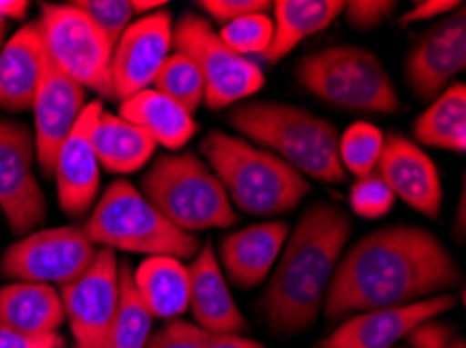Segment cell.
Returning a JSON list of instances; mask_svg holds the SVG:
<instances>
[{
    "label": "cell",
    "mask_w": 466,
    "mask_h": 348,
    "mask_svg": "<svg viewBox=\"0 0 466 348\" xmlns=\"http://www.w3.org/2000/svg\"><path fill=\"white\" fill-rule=\"evenodd\" d=\"M461 282V267L435 234L419 225L380 227L339 263L324 296V315L401 307Z\"/></svg>",
    "instance_id": "6da1fadb"
},
{
    "label": "cell",
    "mask_w": 466,
    "mask_h": 348,
    "mask_svg": "<svg viewBox=\"0 0 466 348\" xmlns=\"http://www.w3.org/2000/svg\"><path fill=\"white\" fill-rule=\"evenodd\" d=\"M350 236V215L335 204L316 203L303 211L261 301L274 333L289 336L312 328Z\"/></svg>",
    "instance_id": "7a4b0ae2"
},
{
    "label": "cell",
    "mask_w": 466,
    "mask_h": 348,
    "mask_svg": "<svg viewBox=\"0 0 466 348\" xmlns=\"http://www.w3.org/2000/svg\"><path fill=\"white\" fill-rule=\"evenodd\" d=\"M201 154L228 194L247 215L270 217L293 211L308 196L309 182L277 154L245 138L211 130Z\"/></svg>",
    "instance_id": "3957f363"
},
{
    "label": "cell",
    "mask_w": 466,
    "mask_h": 348,
    "mask_svg": "<svg viewBox=\"0 0 466 348\" xmlns=\"http://www.w3.org/2000/svg\"><path fill=\"white\" fill-rule=\"evenodd\" d=\"M230 125L277 154L306 177L318 182L343 184L348 174L339 161V138L327 119L285 103H245L228 115Z\"/></svg>",
    "instance_id": "277c9868"
},
{
    "label": "cell",
    "mask_w": 466,
    "mask_h": 348,
    "mask_svg": "<svg viewBox=\"0 0 466 348\" xmlns=\"http://www.w3.org/2000/svg\"><path fill=\"white\" fill-rule=\"evenodd\" d=\"M84 234L93 244L111 251L147 254V257L193 259L201 251L195 234L182 232L130 182L117 180L103 192L96 207L84 224Z\"/></svg>",
    "instance_id": "5b68a950"
},
{
    "label": "cell",
    "mask_w": 466,
    "mask_h": 348,
    "mask_svg": "<svg viewBox=\"0 0 466 348\" xmlns=\"http://www.w3.org/2000/svg\"><path fill=\"white\" fill-rule=\"evenodd\" d=\"M140 186L147 201L182 232L222 230L238 224L220 180L195 153L161 154Z\"/></svg>",
    "instance_id": "8992f818"
},
{
    "label": "cell",
    "mask_w": 466,
    "mask_h": 348,
    "mask_svg": "<svg viewBox=\"0 0 466 348\" xmlns=\"http://www.w3.org/2000/svg\"><path fill=\"white\" fill-rule=\"evenodd\" d=\"M298 80L309 94L350 111L395 113L398 92L383 63L364 48L333 46L299 61Z\"/></svg>",
    "instance_id": "52a82bcc"
},
{
    "label": "cell",
    "mask_w": 466,
    "mask_h": 348,
    "mask_svg": "<svg viewBox=\"0 0 466 348\" xmlns=\"http://www.w3.org/2000/svg\"><path fill=\"white\" fill-rule=\"evenodd\" d=\"M42 46L56 69H61L84 90L113 98L111 55L113 46L82 11L72 5H42L38 19Z\"/></svg>",
    "instance_id": "ba28073f"
},
{
    "label": "cell",
    "mask_w": 466,
    "mask_h": 348,
    "mask_svg": "<svg viewBox=\"0 0 466 348\" xmlns=\"http://www.w3.org/2000/svg\"><path fill=\"white\" fill-rule=\"evenodd\" d=\"M174 46L188 55L201 69L206 103L211 111L245 101L264 86L266 77L258 63L237 55L220 40L208 19L185 13L174 27Z\"/></svg>",
    "instance_id": "9c48e42d"
},
{
    "label": "cell",
    "mask_w": 466,
    "mask_h": 348,
    "mask_svg": "<svg viewBox=\"0 0 466 348\" xmlns=\"http://www.w3.org/2000/svg\"><path fill=\"white\" fill-rule=\"evenodd\" d=\"M95 257L96 248L82 227H51L34 232L6 248L0 272L6 280L66 286L86 272Z\"/></svg>",
    "instance_id": "30bf717a"
},
{
    "label": "cell",
    "mask_w": 466,
    "mask_h": 348,
    "mask_svg": "<svg viewBox=\"0 0 466 348\" xmlns=\"http://www.w3.org/2000/svg\"><path fill=\"white\" fill-rule=\"evenodd\" d=\"M34 144L30 127L0 117V211L15 236L45 224L46 198L34 174Z\"/></svg>",
    "instance_id": "8fae6325"
},
{
    "label": "cell",
    "mask_w": 466,
    "mask_h": 348,
    "mask_svg": "<svg viewBox=\"0 0 466 348\" xmlns=\"http://www.w3.org/2000/svg\"><path fill=\"white\" fill-rule=\"evenodd\" d=\"M76 348H103L119 304L116 251L101 248L86 272L59 288Z\"/></svg>",
    "instance_id": "7c38bea8"
},
{
    "label": "cell",
    "mask_w": 466,
    "mask_h": 348,
    "mask_svg": "<svg viewBox=\"0 0 466 348\" xmlns=\"http://www.w3.org/2000/svg\"><path fill=\"white\" fill-rule=\"evenodd\" d=\"M174 46L169 11L159 9L132 21L111 55V86L116 101H126L153 86Z\"/></svg>",
    "instance_id": "4fadbf2b"
},
{
    "label": "cell",
    "mask_w": 466,
    "mask_h": 348,
    "mask_svg": "<svg viewBox=\"0 0 466 348\" xmlns=\"http://www.w3.org/2000/svg\"><path fill=\"white\" fill-rule=\"evenodd\" d=\"M86 106V90L56 69L45 53L42 80L34 98V122H36V161L45 175H53L59 148L80 119Z\"/></svg>",
    "instance_id": "5bb4252c"
},
{
    "label": "cell",
    "mask_w": 466,
    "mask_h": 348,
    "mask_svg": "<svg viewBox=\"0 0 466 348\" xmlns=\"http://www.w3.org/2000/svg\"><path fill=\"white\" fill-rule=\"evenodd\" d=\"M454 307L456 298L443 294L401 307L364 311L362 315L339 325L316 348H393L400 340L410 336L419 325Z\"/></svg>",
    "instance_id": "9a60e30c"
},
{
    "label": "cell",
    "mask_w": 466,
    "mask_h": 348,
    "mask_svg": "<svg viewBox=\"0 0 466 348\" xmlns=\"http://www.w3.org/2000/svg\"><path fill=\"white\" fill-rule=\"evenodd\" d=\"M466 67V15L464 6L454 17L431 30L408 55L406 75L414 94L422 101L437 98L454 75Z\"/></svg>",
    "instance_id": "2e32d148"
},
{
    "label": "cell",
    "mask_w": 466,
    "mask_h": 348,
    "mask_svg": "<svg viewBox=\"0 0 466 348\" xmlns=\"http://www.w3.org/2000/svg\"><path fill=\"white\" fill-rule=\"evenodd\" d=\"M101 111V101L84 106L76 127L56 154L53 172L56 177V198H59L63 213L69 217L84 215L98 196L101 165H98L93 142H90V130Z\"/></svg>",
    "instance_id": "e0dca14e"
},
{
    "label": "cell",
    "mask_w": 466,
    "mask_h": 348,
    "mask_svg": "<svg viewBox=\"0 0 466 348\" xmlns=\"http://www.w3.org/2000/svg\"><path fill=\"white\" fill-rule=\"evenodd\" d=\"M377 167V174L391 188L395 198H401L408 207L431 219L440 215L443 198L440 169L416 142L400 134H390Z\"/></svg>",
    "instance_id": "ac0fdd59"
},
{
    "label": "cell",
    "mask_w": 466,
    "mask_h": 348,
    "mask_svg": "<svg viewBox=\"0 0 466 348\" xmlns=\"http://www.w3.org/2000/svg\"><path fill=\"white\" fill-rule=\"evenodd\" d=\"M188 309L195 325L208 333H241L247 319L238 311L220 269L214 246L203 244L188 267Z\"/></svg>",
    "instance_id": "d6986e66"
},
{
    "label": "cell",
    "mask_w": 466,
    "mask_h": 348,
    "mask_svg": "<svg viewBox=\"0 0 466 348\" xmlns=\"http://www.w3.org/2000/svg\"><path fill=\"white\" fill-rule=\"evenodd\" d=\"M285 222H264L243 227L222 238L220 259L232 283L249 290L259 286L270 273L287 243Z\"/></svg>",
    "instance_id": "ffe728a7"
},
{
    "label": "cell",
    "mask_w": 466,
    "mask_h": 348,
    "mask_svg": "<svg viewBox=\"0 0 466 348\" xmlns=\"http://www.w3.org/2000/svg\"><path fill=\"white\" fill-rule=\"evenodd\" d=\"M42 67L45 46L38 21H32L0 48V109H32L42 80Z\"/></svg>",
    "instance_id": "44dd1931"
},
{
    "label": "cell",
    "mask_w": 466,
    "mask_h": 348,
    "mask_svg": "<svg viewBox=\"0 0 466 348\" xmlns=\"http://www.w3.org/2000/svg\"><path fill=\"white\" fill-rule=\"evenodd\" d=\"M119 117L138 125L149 134L155 144H164L169 151H178L199 130L193 113L155 88H147L122 101Z\"/></svg>",
    "instance_id": "7402d4cb"
},
{
    "label": "cell",
    "mask_w": 466,
    "mask_h": 348,
    "mask_svg": "<svg viewBox=\"0 0 466 348\" xmlns=\"http://www.w3.org/2000/svg\"><path fill=\"white\" fill-rule=\"evenodd\" d=\"M98 165L109 174H134L155 154L153 138L128 119L101 111L90 130Z\"/></svg>",
    "instance_id": "603a6c76"
},
{
    "label": "cell",
    "mask_w": 466,
    "mask_h": 348,
    "mask_svg": "<svg viewBox=\"0 0 466 348\" xmlns=\"http://www.w3.org/2000/svg\"><path fill=\"white\" fill-rule=\"evenodd\" d=\"M0 323L25 333H53L66 323L61 296L48 283H9L0 288Z\"/></svg>",
    "instance_id": "cb8c5ba5"
},
{
    "label": "cell",
    "mask_w": 466,
    "mask_h": 348,
    "mask_svg": "<svg viewBox=\"0 0 466 348\" xmlns=\"http://www.w3.org/2000/svg\"><path fill=\"white\" fill-rule=\"evenodd\" d=\"M274 9V35L268 51L261 55L268 63H279L299 45L318 32H324L341 15V0H277Z\"/></svg>",
    "instance_id": "d4e9b609"
},
{
    "label": "cell",
    "mask_w": 466,
    "mask_h": 348,
    "mask_svg": "<svg viewBox=\"0 0 466 348\" xmlns=\"http://www.w3.org/2000/svg\"><path fill=\"white\" fill-rule=\"evenodd\" d=\"M134 286L153 317L172 319L188 311V267L172 257H147L132 272Z\"/></svg>",
    "instance_id": "484cf974"
},
{
    "label": "cell",
    "mask_w": 466,
    "mask_h": 348,
    "mask_svg": "<svg viewBox=\"0 0 466 348\" xmlns=\"http://www.w3.org/2000/svg\"><path fill=\"white\" fill-rule=\"evenodd\" d=\"M414 138L425 146L443 148L458 154L466 151V86L462 82L450 86L433 104L416 117Z\"/></svg>",
    "instance_id": "4316f807"
},
{
    "label": "cell",
    "mask_w": 466,
    "mask_h": 348,
    "mask_svg": "<svg viewBox=\"0 0 466 348\" xmlns=\"http://www.w3.org/2000/svg\"><path fill=\"white\" fill-rule=\"evenodd\" d=\"M130 265L119 267L117 313L105 338L103 348H145L153 332V315L145 307L132 280Z\"/></svg>",
    "instance_id": "83f0119b"
},
{
    "label": "cell",
    "mask_w": 466,
    "mask_h": 348,
    "mask_svg": "<svg viewBox=\"0 0 466 348\" xmlns=\"http://www.w3.org/2000/svg\"><path fill=\"white\" fill-rule=\"evenodd\" d=\"M153 88L172 98L174 103L193 113L206 98V82L201 69L185 53H172L155 77Z\"/></svg>",
    "instance_id": "f1b7e54d"
},
{
    "label": "cell",
    "mask_w": 466,
    "mask_h": 348,
    "mask_svg": "<svg viewBox=\"0 0 466 348\" xmlns=\"http://www.w3.org/2000/svg\"><path fill=\"white\" fill-rule=\"evenodd\" d=\"M385 136L377 125L356 122L351 124L341 138H339V161L345 174L364 177L372 174L379 165L383 153Z\"/></svg>",
    "instance_id": "f546056e"
},
{
    "label": "cell",
    "mask_w": 466,
    "mask_h": 348,
    "mask_svg": "<svg viewBox=\"0 0 466 348\" xmlns=\"http://www.w3.org/2000/svg\"><path fill=\"white\" fill-rule=\"evenodd\" d=\"M220 40L237 55H264L274 35V21L266 13H251L222 25Z\"/></svg>",
    "instance_id": "4dcf8cb0"
},
{
    "label": "cell",
    "mask_w": 466,
    "mask_h": 348,
    "mask_svg": "<svg viewBox=\"0 0 466 348\" xmlns=\"http://www.w3.org/2000/svg\"><path fill=\"white\" fill-rule=\"evenodd\" d=\"M69 5L93 21V25L107 38L113 48L132 24L134 11L128 0H74Z\"/></svg>",
    "instance_id": "1f68e13d"
},
{
    "label": "cell",
    "mask_w": 466,
    "mask_h": 348,
    "mask_svg": "<svg viewBox=\"0 0 466 348\" xmlns=\"http://www.w3.org/2000/svg\"><path fill=\"white\" fill-rule=\"evenodd\" d=\"M395 194L383 177L372 172L358 177L350 190V207L364 219H380L393 209Z\"/></svg>",
    "instance_id": "d6a6232c"
},
{
    "label": "cell",
    "mask_w": 466,
    "mask_h": 348,
    "mask_svg": "<svg viewBox=\"0 0 466 348\" xmlns=\"http://www.w3.org/2000/svg\"><path fill=\"white\" fill-rule=\"evenodd\" d=\"M398 9V3L393 0H354L345 3V19L354 30H372L379 27L383 21Z\"/></svg>",
    "instance_id": "836d02e7"
},
{
    "label": "cell",
    "mask_w": 466,
    "mask_h": 348,
    "mask_svg": "<svg viewBox=\"0 0 466 348\" xmlns=\"http://www.w3.org/2000/svg\"><path fill=\"white\" fill-rule=\"evenodd\" d=\"M203 330L199 325L172 319L157 333H153L145 348H201Z\"/></svg>",
    "instance_id": "e575fe53"
},
{
    "label": "cell",
    "mask_w": 466,
    "mask_h": 348,
    "mask_svg": "<svg viewBox=\"0 0 466 348\" xmlns=\"http://www.w3.org/2000/svg\"><path fill=\"white\" fill-rule=\"evenodd\" d=\"M199 6L218 24H230L251 13H266L272 9L268 0H203Z\"/></svg>",
    "instance_id": "d590c367"
},
{
    "label": "cell",
    "mask_w": 466,
    "mask_h": 348,
    "mask_svg": "<svg viewBox=\"0 0 466 348\" xmlns=\"http://www.w3.org/2000/svg\"><path fill=\"white\" fill-rule=\"evenodd\" d=\"M66 344L59 333H25L0 323V348H56Z\"/></svg>",
    "instance_id": "8d00e7d4"
},
{
    "label": "cell",
    "mask_w": 466,
    "mask_h": 348,
    "mask_svg": "<svg viewBox=\"0 0 466 348\" xmlns=\"http://www.w3.org/2000/svg\"><path fill=\"white\" fill-rule=\"evenodd\" d=\"M408 338H410L412 348H448L451 330L440 322L433 323L431 319V322L419 325Z\"/></svg>",
    "instance_id": "74e56055"
},
{
    "label": "cell",
    "mask_w": 466,
    "mask_h": 348,
    "mask_svg": "<svg viewBox=\"0 0 466 348\" xmlns=\"http://www.w3.org/2000/svg\"><path fill=\"white\" fill-rule=\"evenodd\" d=\"M461 6H462V3H454V0H422V3H416L412 9L400 19V24L401 25L420 24V21L441 17L443 13L461 9Z\"/></svg>",
    "instance_id": "f35d334b"
},
{
    "label": "cell",
    "mask_w": 466,
    "mask_h": 348,
    "mask_svg": "<svg viewBox=\"0 0 466 348\" xmlns=\"http://www.w3.org/2000/svg\"><path fill=\"white\" fill-rule=\"evenodd\" d=\"M201 348H264L258 340L245 338L241 333H208L203 332Z\"/></svg>",
    "instance_id": "ab89813d"
},
{
    "label": "cell",
    "mask_w": 466,
    "mask_h": 348,
    "mask_svg": "<svg viewBox=\"0 0 466 348\" xmlns=\"http://www.w3.org/2000/svg\"><path fill=\"white\" fill-rule=\"evenodd\" d=\"M27 9V0H0V19H24Z\"/></svg>",
    "instance_id": "60d3db41"
},
{
    "label": "cell",
    "mask_w": 466,
    "mask_h": 348,
    "mask_svg": "<svg viewBox=\"0 0 466 348\" xmlns=\"http://www.w3.org/2000/svg\"><path fill=\"white\" fill-rule=\"evenodd\" d=\"M134 13H155L159 6H166V0H132Z\"/></svg>",
    "instance_id": "b9f144b4"
},
{
    "label": "cell",
    "mask_w": 466,
    "mask_h": 348,
    "mask_svg": "<svg viewBox=\"0 0 466 348\" xmlns=\"http://www.w3.org/2000/svg\"><path fill=\"white\" fill-rule=\"evenodd\" d=\"M458 213H461V217H458V227H461V238H462V230H464V192H462L461 209H458Z\"/></svg>",
    "instance_id": "7bdbcfd3"
},
{
    "label": "cell",
    "mask_w": 466,
    "mask_h": 348,
    "mask_svg": "<svg viewBox=\"0 0 466 348\" xmlns=\"http://www.w3.org/2000/svg\"><path fill=\"white\" fill-rule=\"evenodd\" d=\"M448 348H466V344H464V340H451Z\"/></svg>",
    "instance_id": "ee69618b"
},
{
    "label": "cell",
    "mask_w": 466,
    "mask_h": 348,
    "mask_svg": "<svg viewBox=\"0 0 466 348\" xmlns=\"http://www.w3.org/2000/svg\"><path fill=\"white\" fill-rule=\"evenodd\" d=\"M5 30H6V21L0 19V46H3V38H5Z\"/></svg>",
    "instance_id": "f6af8a7d"
},
{
    "label": "cell",
    "mask_w": 466,
    "mask_h": 348,
    "mask_svg": "<svg viewBox=\"0 0 466 348\" xmlns=\"http://www.w3.org/2000/svg\"><path fill=\"white\" fill-rule=\"evenodd\" d=\"M56 348H67V346H66V344H61V346H56Z\"/></svg>",
    "instance_id": "bcb514c9"
}]
</instances>
